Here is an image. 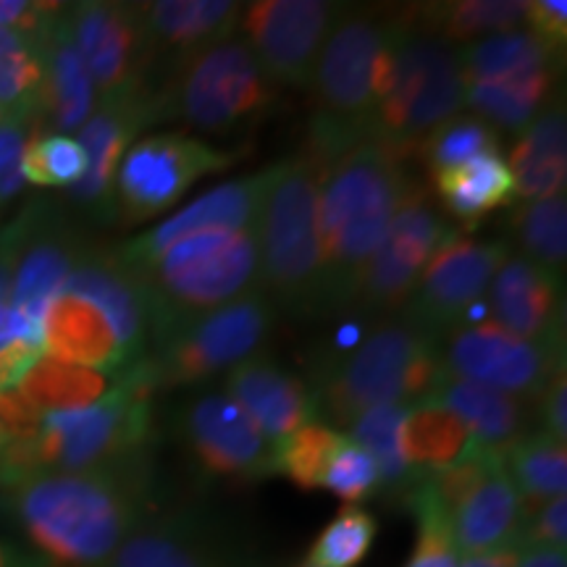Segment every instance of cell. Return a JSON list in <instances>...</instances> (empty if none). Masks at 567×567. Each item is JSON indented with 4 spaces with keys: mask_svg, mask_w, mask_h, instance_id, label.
Listing matches in <instances>:
<instances>
[{
    "mask_svg": "<svg viewBox=\"0 0 567 567\" xmlns=\"http://www.w3.org/2000/svg\"><path fill=\"white\" fill-rule=\"evenodd\" d=\"M145 467L30 473L6 486L13 520L51 567H101L145 523Z\"/></svg>",
    "mask_w": 567,
    "mask_h": 567,
    "instance_id": "1",
    "label": "cell"
},
{
    "mask_svg": "<svg viewBox=\"0 0 567 567\" xmlns=\"http://www.w3.org/2000/svg\"><path fill=\"white\" fill-rule=\"evenodd\" d=\"M410 184L405 155L373 137L358 140L323 168L318 184L321 313L354 308L365 268Z\"/></svg>",
    "mask_w": 567,
    "mask_h": 567,
    "instance_id": "2",
    "label": "cell"
},
{
    "mask_svg": "<svg viewBox=\"0 0 567 567\" xmlns=\"http://www.w3.org/2000/svg\"><path fill=\"white\" fill-rule=\"evenodd\" d=\"M153 375L147 360L130 368L109 396L82 410L45 413L30 442L0 446V486L30 473H87L142 465L153 439Z\"/></svg>",
    "mask_w": 567,
    "mask_h": 567,
    "instance_id": "3",
    "label": "cell"
},
{
    "mask_svg": "<svg viewBox=\"0 0 567 567\" xmlns=\"http://www.w3.org/2000/svg\"><path fill=\"white\" fill-rule=\"evenodd\" d=\"M400 17L342 11L318 55L310 90L316 118L305 151L321 166L365 137L368 122L394 82Z\"/></svg>",
    "mask_w": 567,
    "mask_h": 567,
    "instance_id": "4",
    "label": "cell"
},
{
    "mask_svg": "<svg viewBox=\"0 0 567 567\" xmlns=\"http://www.w3.org/2000/svg\"><path fill=\"white\" fill-rule=\"evenodd\" d=\"M137 276L151 310V342L260 289L258 229L200 231L168 245Z\"/></svg>",
    "mask_w": 567,
    "mask_h": 567,
    "instance_id": "5",
    "label": "cell"
},
{
    "mask_svg": "<svg viewBox=\"0 0 567 567\" xmlns=\"http://www.w3.org/2000/svg\"><path fill=\"white\" fill-rule=\"evenodd\" d=\"M439 339L410 321H384L339 363L316 373V408L339 429L373 408L429 400L442 381Z\"/></svg>",
    "mask_w": 567,
    "mask_h": 567,
    "instance_id": "6",
    "label": "cell"
},
{
    "mask_svg": "<svg viewBox=\"0 0 567 567\" xmlns=\"http://www.w3.org/2000/svg\"><path fill=\"white\" fill-rule=\"evenodd\" d=\"M321 163L302 147L279 161L258 221L260 289L297 316L321 313V245H318Z\"/></svg>",
    "mask_w": 567,
    "mask_h": 567,
    "instance_id": "7",
    "label": "cell"
},
{
    "mask_svg": "<svg viewBox=\"0 0 567 567\" xmlns=\"http://www.w3.org/2000/svg\"><path fill=\"white\" fill-rule=\"evenodd\" d=\"M274 97V80L239 38L179 61L151 92L155 122L176 118L213 137L258 122L271 109Z\"/></svg>",
    "mask_w": 567,
    "mask_h": 567,
    "instance_id": "8",
    "label": "cell"
},
{
    "mask_svg": "<svg viewBox=\"0 0 567 567\" xmlns=\"http://www.w3.org/2000/svg\"><path fill=\"white\" fill-rule=\"evenodd\" d=\"M465 109V71L460 45L400 17L394 82L368 122L365 137L384 142L400 155H413L425 134Z\"/></svg>",
    "mask_w": 567,
    "mask_h": 567,
    "instance_id": "9",
    "label": "cell"
},
{
    "mask_svg": "<svg viewBox=\"0 0 567 567\" xmlns=\"http://www.w3.org/2000/svg\"><path fill=\"white\" fill-rule=\"evenodd\" d=\"M276 305L264 289L239 297L213 313L195 318L174 334L153 344L147 354L153 386H195L203 381L234 371L247 360L258 358V350L271 334Z\"/></svg>",
    "mask_w": 567,
    "mask_h": 567,
    "instance_id": "10",
    "label": "cell"
},
{
    "mask_svg": "<svg viewBox=\"0 0 567 567\" xmlns=\"http://www.w3.org/2000/svg\"><path fill=\"white\" fill-rule=\"evenodd\" d=\"M239 161V153L218 151L189 134H151L126 147L116 168L111 218L145 224L182 200L205 176L221 174Z\"/></svg>",
    "mask_w": 567,
    "mask_h": 567,
    "instance_id": "11",
    "label": "cell"
},
{
    "mask_svg": "<svg viewBox=\"0 0 567 567\" xmlns=\"http://www.w3.org/2000/svg\"><path fill=\"white\" fill-rule=\"evenodd\" d=\"M450 231V224L431 200L429 187L413 179L384 243L375 250L360 281L354 308L363 318H384L405 308L425 266Z\"/></svg>",
    "mask_w": 567,
    "mask_h": 567,
    "instance_id": "12",
    "label": "cell"
},
{
    "mask_svg": "<svg viewBox=\"0 0 567 567\" xmlns=\"http://www.w3.org/2000/svg\"><path fill=\"white\" fill-rule=\"evenodd\" d=\"M11 255V310L42 334L48 305L63 292L69 274L87 250L53 205L34 200L0 231Z\"/></svg>",
    "mask_w": 567,
    "mask_h": 567,
    "instance_id": "13",
    "label": "cell"
},
{
    "mask_svg": "<svg viewBox=\"0 0 567 567\" xmlns=\"http://www.w3.org/2000/svg\"><path fill=\"white\" fill-rule=\"evenodd\" d=\"M69 27L101 101L151 97V48L140 3L82 0L69 6Z\"/></svg>",
    "mask_w": 567,
    "mask_h": 567,
    "instance_id": "14",
    "label": "cell"
},
{
    "mask_svg": "<svg viewBox=\"0 0 567 567\" xmlns=\"http://www.w3.org/2000/svg\"><path fill=\"white\" fill-rule=\"evenodd\" d=\"M563 342H526L499 326H457L446 334L442 365L446 375L496 389L534 405L559 365Z\"/></svg>",
    "mask_w": 567,
    "mask_h": 567,
    "instance_id": "15",
    "label": "cell"
},
{
    "mask_svg": "<svg viewBox=\"0 0 567 567\" xmlns=\"http://www.w3.org/2000/svg\"><path fill=\"white\" fill-rule=\"evenodd\" d=\"M509 258L507 243H486L452 229L436 247L410 297L405 321L442 339L455 331L467 310L484 300L488 284Z\"/></svg>",
    "mask_w": 567,
    "mask_h": 567,
    "instance_id": "16",
    "label": "cell"
},
{
    "mask_svg": "<svg viewBox=\"0 0 567 567\" xmlns=\"http://www.w3.org/2000/svg\"><path fill=\"white\" fill-rule=\"evenodd\" d=\"M331 0H258L243 11L245 42L274 84L310 87L318 55L342 17Z\"/></svg>",
    "mask_w": 567,
    "mask_h": 567,
    "instance_id": "17",
    "label": "cell"
},
{
    "mask_svg": "<svg viewBox=\"0 0 567 567\" xmlns=\"http://www.w3.org/2000/svg\"><path fill=\"white\" fill-rule=\"evenodd\" d=\"M182 436L208 478L260 481L276 473L274 444L224 389L189 400L182 413Z\"/></svg>",
    "mask_w": 567,
    "mask_h": 567,
    "instance_id": "18",
    "label": "cell"
},
{
    "mask_svg": "<svg viewBox=\"0 0 567 567\" xmlns=\"http://www.w3.org/2000/svg\"><path fill=\"white\" fill-rule=\"evenodd\" d=\"M279 172V163L260 168V172L216 184L208 193L197 195L193 203L184 205L166 221L153 226L151 231L140 234L130 243L113 247L118 260L130 268L140 271L142 266L151 264L155 255L166 250L168 245L179 243L184 237H193L200 231H243L258 229L260 213H264L268 189Z\"/></svg>",
    "mask_w": 567,
    "mask_h": 567,
    "instance_id": "19",
    "label": "cell"
},
{
    "mask_svg": "<svg viewBox=\"0 0 567 567\" xmlns=\"http://www.w3.org/2000/svg\"><path fill=\"white\" fill-rule=\"evenodd\" d=\"M245 6L237 0H155L140 3L151 48V92L176 63L231 40Z\"/></svg>",
    "mask_w": 567,
    "mask_h": 567,
    "instance_id": "20",
    "label": "cell"
},
{
    "mask_svg": "<svg viewBox=\"0 0 567 567\" xmlns=\"http://www.w3.org/2000/svg\"><path fill=\"white\" fill-rule=\"evenodd\" d=\"M492 323L526 342H563V284L549 268L509 255L488 284Z\"/></svg>",
    "mask_w": 567,
    "mask_h": 567,
    "instance_id": "21",
    "label": "cell"
},
{
    "mask_svg": "<svg viewBox=\"0 0 567 567\" xmlns=\"http://www.w3.org/2000/svg\"><path fill=\"white\" fill-rule=\"evenodd\" d=\"M155 124L147 95L124 101H101L80 130V145L87 158L84 176L69 187V200L80 208L111 218V195L116 168L140 130Z\"/></svg>",
    "mask_w": 567,
    "mask_h": 567,
    "instance_id": "22",
    "label": "cell"
},
{
    "mask_svg": "<svg viewBox=\"0 0 567 567\" xmlns=\"http://www.w3.org/2000/svg\"><path fill=\"white\" fill-rule=\"evenodd\" d=\"M61 295H76L103 310L132 363L147 358L151 344V310L137 276L113 250L90 247L80 255Z\"/></svg>",
    "mask_w": 567,
    "mask_h": 567,
    "instance_id": "23",
    "label": "cell"
},
{
    "mask_svg": "<svg viewBox=\"0 0 567 567\" xmlns=\"http://www.w3.org/2000/svg\"><path fill=\"white\" fill-rule=\"evenodd\" d=\"M450 528L460 557L517 547L523 502L505 460L496 455L467 492L450 507Z\"/></svg>",
    "mask_w": 567,
    "mask_h": 567,
    "instance_id": "24",
    "label": "cell"
},
{
    "mask_svg": "<svg viewBox=\"0 0 567 567\" xmlns=\"http://www.w3.org/2000/svg\"><path fill=\"white\" fill-rule=\"evenodd\" d=\"M224 392L274 446L318 415L313 389L300 375L264 358H252L229 371Z\"/></svg>",
    "mask_w": 567,
    "mask_h": 567,
    "instance_id": "25",
    "label": "cell"
},
{
    "mask_svg": "<svg viewBox=\"0 0 567 567\" xmlns=\"http://www.w3.org/2000/svg\"><path fill=\"white\" fill-rule=\"evenodd\" d=\"M42 92L34 126L42 132L69 134L82 130L97 109V92L84 66L69 27V6H61L59 17L42 34Z\"/></svg>",
    "mask_w": 567,
    "mask_h": 567,
    "instance_id": "26",
    "label": "cell"
},
{
    "mask_svg": "<svg viewBox=\"0 0 567 567\" xmlns=\"http://www.w3.org/2000/svg\"><path fill=\"white\" fill-rule=\"evenodd\" d=\"M42 347L63 363L126 371L137 365L124 352L116 331L97 305L76 295H59L42 318Z\"/></svg>",
    "mask_w": 567,
    "mask_h": 567,
    "instance_id": "27",
    "label": "cell"
},
{
    "mask_svg": "<svg viewBox=\"0 0 567 567\" xmlns=\"http://www.w3.org/2000/svg\"><path fill=\"white\" fill-rule=\"evenodd\" d=\"M101 567H229L221 547L195 517L142 523Z\"/></svg>",
    "mask_w": 567,
    "mask_h": 567,
    "instance_id": "28",
    "label": "cell"
},
{
    "mask_svg": "<svg viewBox=\"0 0 567 567\" xmlns=\"http://www.w3.org/2000/svg\"><path fill=\"white\" fill-rule=\"evenodd\" d=\"M515 195L528 200L565 195L567 184V118L563 101H551L513 145L507 161Z\"/></svg>",
    "mask_w": 567,
    "mask_h": 567,
    "instance_id": "29",
    "label": "cell"
},
{
    "mask_svg": "<svg viewBox=\"0 0 567 567\" xmlns=\"http://www.w3.org/2000/svg\"><path fill=\"white\" fill-rule=\"evenodd\" d=\"M429 400L452 410L486 452L502 455L517 439L526 436L528 402L517 400V396L444 373Z\"/></svg>",
    "mask_w": 567,
    "mask_h": 567,
    "instance_id": "30",
    "label": "cell"
},
{
    "mask_svg": "<svg viewBox=\"0 0 567 567\" xmlns=\"http://www.w3.org/2000/svg\"><path fill=\"white\" fill-rule=\"evenodd\" d=\"M400 444L417 478L463 463L467 455L481 450L471 429L434 400H421L408 408Z\"/></svg>",
    "mask_w": 567,
    "mask_h": 567,
    "instance_id": "31",
    "label": "cell"
},
{
    "mask_svg": "<svg viewBox=\"0 0 567 567\" xmlns=\"http://www.w3.org/2000/svg\"><path fill=\"white\" fill-rule=\"evenodd\" d=\"M431 179L442 208L467 226L515 200V179L502 153H484Z\"/></svg>",
    "mask_w": 567,
    "mask_h": 567,
    "instance_id": "32",
    "label": "cell"
},
{
    "mask_svg": "<svg viewBox=\"0 0 567 567\" xmlns=\"http://www.w3.org/2000/svg\"><path fill=\"white\" fill-rule=\"evenodd\" d=\"M130 373L126 371H97L82 368L42 354L21 379L17 392L24 396L38 413H61V410H82L109 396Z\"/></svg>",
    "mask_w": 567,
    "mask_h": 567,
    "instance_id": "33",
    "label": "cell"
},
{
    "mask_svg": "<svg viewBox=\"0 0 567 567\" xmlns=\"http://www.w3.org/2000/svg\"><path fill=\"white\" fill-rule=\"evenodd\" d=\"M559 69H538L509 80L465 82V105L502 132H523L555 101Z\"/></svg>",
    "mask_w": 567,
    "mask_h": 567,
    "instance_id": "34",
    "label": "cell"
},
{
    "mask_svg": "<svg viewBox=\"0 0 567 567\" xmlns=\"http://www.w3.org/2000/svg\"><path fill=\"white\" fill-rule=\"evenodd\" d=\"M460 59H463L465 82H488L509 80L538 69H559L563 53L523 27V30L467 42L460 48Z\"/></svg>",
    "mask_w": 567,
    "mask_h": 567,
    "instance_id": "35",
    "label": "cell"
},
{
    "mask_svg": "<svg viewBox=\"0 0 567 567\" xmlns=\"http://www.w3.org/2000/svg\"><path fill=\"white\" fill-rule=\"evenodd\" d=\"M523 0H455V3L423 6V11H410L417 24L442 34L450 42H476L488 34H502L526 27Z\"/></svg>",
    "mask_w": 567,
    "mask_h": 567,
    "instance_id": "36",
    "label": "cell"
},
{
    "mask_svg": "<svg viewBox=\"0 0 567 567\" xmlns=\"http://www.w3.org/2000/svg\"><path fill=\"white\" fill-rule=\"evenodd\" d=\"M505 467L520 494L523 513L542 507L544 502L565 496L567 488V446L544 434H528L502 452Z\"/></svg>",
    "mask_w": 567,
    "mask_h": 567,
    "instance_id": "37",
    "label": "cell"
},
{
    "mask_svg": "<svg viewBox=\"0 0 567 567\" xmlns=\"http://www.w3.org/2000/svg\"><path fill=\"white\" fill-rule=\"evenodd\" d=\"M408 415V405H386V408H373L354 417L350 425V436L354 444H360L375 460L381 476V492L394 494V496H408L417 484L413 467L408 465L405 455H402L400 444V431L402 421Z\"/></svg>",
    "mask_w": 567,
    "mask_h": 567,
    "instance_id": "38",
    "label": "cell"
},
{
    "mask_svg": "<svg viewBox=\"0 0 567 567\" xmlns=\"http://www.w3.org/2000/svg\"><path fill=\"white\" fill-rule=\"evenodd\" d=\"M42 74V34L0 30V113L38 122Z\"/></svg>",
    "mask_w": 567,
    "mask_h": 567,
    "instance_id": "39",
    "label": "cell"
},
{
    "mask_svg": "<svg viewBox=\"0 0 567 567\" xmlns=\"http://www.w3.org/2000/svg\"><path fill=\"white\" fill-rule=\"evenodd\" d=\"M509 224H513L515 243L520 245L523 258L549 268L551 274L563 271L567 260L565 195L520 203V208L509 216Z\"/></svg>",
    "mask_w": 567,
    "mask_h": 567,
    "instance_id": "40",
    "label": "cell"
},
{
    "mask_svg": "<svg viewBox=\"0 0 567 567\" xmlns=\"http://www.w3.org/2000/svg\"><path fill=\"white\" fill-rule=\"evenodd\" d=\"M344 442L347 436L331 425L305 423L274 446V471L302 492H316L323 484L331 457Z\"/></svg>",
    "mask_w": 567,
    "mask_h": 567,
    "instance_id": "41",
    "label": "cell"
},
{
    "mask_svg": "<svg viewBox=\"0 0 567 567\" xmlns=\"http://www.w3.org/2000/svg\"><path fill=\"white\" fill-rule=\"evenodd\" d=\"M484 153H499V134L484 118L465 116V113L446 118L415 147V155L425 163L431 176L463 166Z\"/></svg>",
    "mask_w": 567,
    "mask_h": 567,
    "instance_id": "42",
    "label": "cell"
},
{
    "mask_svg": "<svg viewBox=\"0 0 567 567\" xmlns=\"http://www.w3.org/2000/svg\"><path fill=\"white\" fill-rule=\"evenodd\" d=\"M379 520L358 505H344L316 536L308 563L316 567H358L371 555Z\"/></svg>",
    "mask_w": 567,
    "mask_h": 567,
    "instance_id": "43",
    "label": "cell"
},
{
    "mask_svg": "<svg viewBox=\"0 0 567 567\" xmlns=\"http://www.w3.org/2000/svg\"><path fill=\"white\" fill-rule=\"evenodd\" d=\"M87 158L80 140L69 137V134L42 132L34 126L30 140L24 147V161H21V174L27 184L34 187H74L84 176Z\"/></svg>",
    "mask_w": 567,
    "mask_h": 567,
    "instance_id": "44",
    "label": "cell"
},
{
    "mask_svg": "<svg viewBox=\"0 0 567 567\" xmlns=\"http://www.w3.org/2000/svg\"><path fill=\"white\" fill-rule=\"evenodd\" d=\"M405 499L417 520L415 547L410 551L405 567H460L463 557H460L455 538H452L450 517L444 515L442 505L423 478L417 481Z\"/></svg>",
    "mask_w": 567,
    "mask_h": 567,
    "instance_id": "45",
    "label": "cell"
},
{
    "mask_svg": "<svg viewBox=\"0 0 567 567\" xmlns=\"http://www.w3.org/2000/svg\"><path fill=\"white\" fill-rule=\"evenodd\" d=\"M321 488L339 496L344 505L363 502L368 496L381 492V476L375 460L368 455L360 444H354L350 436L339 446L337 455L331 457Z\"/></svg>",
    "mask_w": 567,
    "mask_h": 567,
    "instance_id": "46",
    "label": "cell"
},
{
    "mask_svg": "<svg viewBox=\"0 0 567 567\" xmlns=\"http://www.w3.org/2000/svg\"><path fill=\"white\" fill-rule=\"evenodd\" d=\"M32 130V118L0 113V210L9 208L24 193L27 182L21 174V161Z\"/></svg>",
    "mask_w": 567,
    "mask_h": 567,
    "instance_id": "47",
    "label": "cell"
},
{
    "mask_svg": "<svg viewBox=\"0 0 567 567\" xmlns=\"http://www.w3.org/2000/svg\"><path fill=\"white\" fill-rule=\"evenodd\" d=\"M517 547H549L565 549L567 547V499L544 502L542 507L523 513L520 536H517Z\"/></svg>",
    "mask_w": 567,
    "mask_h": 567,
    "instance_id": "48",
    "label": "cell"
},
{
    "mask_svg": "<svg viewBox=\"0 0 567 567\" xmlns=\"http://www.w3.org/2000/svg\"><path fill=\"white\" fill-rule=\"evenodd\" d=\"M61 6L63 3H38V0H0V30L40 38L59 17Z\"/></svg>",
    "mask_w": 567,
    "mask_h": 567,
    "instance_id": "49",
    "label": "cell"
},
{
    "mask_svg": "<svg viewBox=\"0 0 567 567\" xmlns=\"http://www.w3.org/2000/svg\"><path fill=\"white\" fill-rule=\"evenodd\" d=\"M538 410V421H542V431L538 434L557 439V442H567V381H565V365L557 368L551 375L549 384L538 394L534 402Z\"/></svg>",
    "mask_w": 567,
    "mask_h": 567,
    "instance_id": "50",
    "label": "cell"
},
{
    "mask_svg": "<svg viewBox=\"0 0 567 567\" xmlns=\"http://www.w3.org/2000/svg\"><path fill=\"white\" fill-rule=\"evenodd\" d=\"M526 30L563 53L567 40L565 0H530L526 9Z\"/></svg>",
    "mask_w": 567,
    "mask_h": 567,
    "instance_id": "51",
    "label": "cell"
},
{
    "mask_svg": "<svg viewBox=\"0 0 567 567\" xmlns=\"http://www.w3.org/2000/svg\"><path fill=\"white\" fill-rule=\"evenodd\" d=\"M42 358V347L13 342L0 352V392H11L21 384L30 368Z\"/></svg>",
    "mask_w": 567,
    "mask_h": 567,
    "instance_id": "52",
    "label": "cell"
},
{
    "mask_svg": "<svg viewBox=\"0 0 567 567\" xmlns=\"http://www.w3.org/2000/svg\"><path fill=\"white\" fill-rule=\"evenodd\" d=\"M515 567H567V551L549 547H517Z\"/></svg>",
    "mask_w": 567,
    "mask_h": 567,
    "instance_id": "53",
    "label": "cell"
},
{
    "mask_svg": "<svg viewBox=\"0 0 567 567\" xmlns=\"http://www.w3.org/2000/svg\"><path fill=\"white\" fill-rule=\"evenodd\" d=\"M517 547L484 551V555H473L460 559V567H515Z\"/></svg>",
    "mask_w": 567,
    "mask_h": 567,
    "instance_id": "54",
    "label": "cell"
},
{
    "mask_svg": "<svg viewBox=\"0 0 567 567\" xmlns=\"http://www.w3.org/2000/svg\"><path fill=\"white\" fill-rule=\"evenodd\" d=\"M19 342V329H17V316H13L9 302H0V352L6 347Z\"/></svg>",
    "mask_w": 567,
    "mask_h": 567,
    "instance_id": "55",
    "label": "cell"
},
{
    "mask_svg": "<svg viewBox=\"0 0 567 567\" xmlns=\"http://www.w3.org/2000/svg\"><path fill=\"white\" fill-rule=\"evenodd\" d=\"M11 300V255L0 243V302Z\"/></svg>",
    "mask_w": 567,
    "mask_h": 567,
    "instance_id": "56",
    "label": "cell"
},
{
    "mask_svg": "<svg viewBox=\"0 0 567 567\" xmlns=\"http://www.w3.org/2000/svg\"><path fill=\"white\" fill-rule=\"evenodd\" d=\"M0 567H38V565L30 563L27 557H21L11 544H6L3 538H0Z\"/></svg>",
    "mask_w": 567,
    "mask_h": 567,
    "instance_id": "57",
    "label": "cell"
},
{
    "mask_svg": "<svg viewBox=\"0 0 567 567\" xmlns=\"http://www.w3.org/2000/svg\"><path fill=\"white\" fill-rule=\"evenodd\" d=\"M292 567H316V565H310L308 559H302V563H297V565H292Z\"/></svg>",
    "mask_w": 567,
    "mask_h": 567,
    "instance_id": "58",
    "label": "cell"
}]
</instances>
